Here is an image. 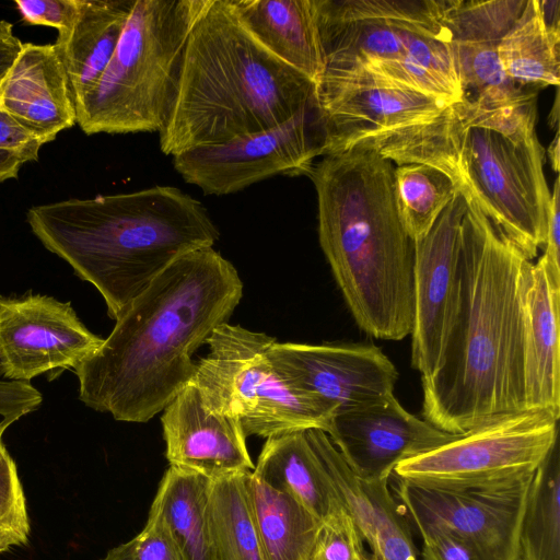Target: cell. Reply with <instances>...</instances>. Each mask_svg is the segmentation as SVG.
<instances>
[{
    "label": "cell",
    "mask_w": 560,
    "mask_h": 560,
    "mask_svg": "<svg viewBox=\"0 0 560 560\" xmlns=\"http://www.w3.org/2000/svg\"><path fill=\"white\" fill-rule=\"evenodd\" d=\"M459 230L453 299L422 415L464 434L527 410L524 295L532 265L474 196Z\"/></svg>",
    "instance_id": "obj_1"
},
{
    "label": "cell",
    "mask_w": 560,
    "mask_h": 560,
    "mask_svg": "<svg viewBox=\"0 0 560 560\" xmlns=\"http://www.w3.org/2000/svg\"><path fill=\"white\" fill-rule=\"evenodd\" d=\"M242 296L237 270L213 247L178 258L73 369L79 399L115 420L148 422L192 382L194 352L228 322Z\"/></svg>",
    "instance_id": "obj_2"
},
{
    "label": "cell",
    "mask_w": 560,
    "mask_h": 560,
    "mask_svg": "<svg viewBox=\"0 0 560 560\" xmlns=\"http://www.w3.org/2000/svg\"><path fill=\"white\" fill-rule=\"evenodd\" d=\"M394 168L373 150L351 148L304 173L335 280L358 326L383 340L406 338L415 324L413 240L397 211Z\"/></svg>",
    "instance_id": "obj_3"
},
{
    "label": "cell",
    "mask_w": 560,
    "mask_h": 560,
    "mask_svg": "<svg viewBox=\"0 0 560 560\" xmlns=\"http://www.w3.org/2000/svg\"><path fill=\"white\" fill-rule=\"evenodd\" d=\"M26 221L49 252L97 289L115 320L171 264L213 247L220 235L199 200L161 185L34 206Z\"/></svg>",
    "instance_id": "obj_4"
},
{
    "label": "cell",
    "mask_w": 560,
    "mask_h": 560,
    "mask_svg": "<svg viewBox=\"0 0 560 560\" xmlns=\"http://www.w3.org/2000/svg\"><path fill=\"white\" fill-rule=\"evenodd\" d=\"M316 103L315 83L244 27L231 0H207L188 35L159 131L166 155L279 126Z\"/></svg>",
    "instance_id": "obj_5"
},
{
    "label": "cell",
    "mask_w": 560,
    "mask_h": 560,
    "mask_svg": "<svg viewBox=\"0 0 560 560\" xmlns=\"http://www.w3.org/2000/svg\"><path fill=\"white\" fill-rule=\"evenodd\" d=\"M313 2L322 73L360 70L450 104L462 100L443 25L447 0Z\"/></svg>",
    "instance_id": "obj_6"
},
{
    "label": "cell",
    "mask_w": 560,
    "mask_h": 560,
    "mask_svg": "<svg viewBox=\"0 0 560 560\" xmlns=\"http://www.w3.org/2000/svg\"><path fill=\"white\" fill-rule=\"evenodd\" d=\"M207 0H136L104 72L75 104L86 135L159 132L190 30Z\"/></svg>",
    "instance_id": "obj_7"
},
{
    "label": "cell",
    "mask_w": 560,
    "mask_h": 560,
    "mask_svg": "<svg viewBox=\"0 0 560 560\" xmlns=\"http://www.w3.org/2000/svg\"><path fill=\"white\" fill-rule=\"evenodd\" d=\"M277 339L228 322L207 339L209 353L197 363L192 383L207 405L236 418L246 436L273 438L320 429L335 408L291 385L267 355Z\"/></svg>",
    "instance_id": "obj_8"
},
{
    "label": "cell",
    "mask_w": 560,
    "mask_h": 560,
    "mask_svg": "<svg viewBox=\"0 0 560 560\" xmlns=\"http://www.w3.org/2000/svg\"><path fill=\"white\" fill-rule=\"evenodd\" d=\"M463 173L483 213L532 260L544 246L551 192L545 150L534 135L515 143L483 128L463 136Z\"/></svg>",
    "instance_id": "obj_9"
},
{
    "label": "cell",
    "mask_w": 560,
    "mask_h": 560,
    "mask_svg": "<svg viewBox=\"0 0 560 560\" xmlns=\"http://www.w3.org/2000/svg\"><path fill=\"white\" fill-rule=\"evenodd\" d=\"M558 420L545 410L509 416L400 462L393 475L435 486L489 485L530 476L558 443Z\"/></svg>",
    "instance_id": "obj_10"
},
{
    "label": "cell",
    "mask_w": 560,
    "mask_h": 560,
    "mask_svg": "<svg viewBox=\"0 0 560 560\" xmlns=\"http://www.w3.org/2000/svg\"><path fill=\"white\" fill-rule=\"evenodd\" d=\"M324 154L325 131L316 101L273 128L178 153L173 166L206 195L224 196L276 175H304Z\"/></svg>",
    "instance_id": "obj_11"
},
{
    "label": "cell",
    "mask_w": 560,
    "mask_h": 560,
    "mask_svg": "<svg viewBox=\"0 0 560 560\" xmlns=\"http://www.w3.org/2000/svg\"><path fill=\"white\" fill-rule=\"evenodd\" d=\"M533 475L472 486H435L392 476L396 480L395 495L409 523L448 529L467 542L480 560H517Z\"/></svg>",
    "instance_id": "obj_12"
},
{
    "label": "cell",
    "mask_w": 560,
    "mask_h": 560,
    "mask_svg": "<svg viewBox=\"0 0 560 560\" xmlns=\"http://www.w3.org/2000/svg\"><path fill=\"white\" fill-rule=\"evenodd\" d=\"M315 94L325 131L324 155L347 151L401 128L431 122L453 105L360 70L322 73L315 83Z\"/></svg>",
    "instance_id": "obj_13"
},
{
    "label": "cell",
    "mask_w": 560,
    "mask_h": 560,
    "mask_svg": "<svg viewBox=\"0 0 560 560\" xmlns=\"http://www.w3.org/2000/svg\"><path fill=\"white\" fill-rule=\"evenodd\" d=\"M68 302L26 293L0 298V375L28 382L56 369H75L103 343Z\"/></svg>",
    "instance_id": "obj_14"
},
{
    "label": "cell",
    "mask_w": 560,
    "mask_h": 560,
    "mask_svg": "<svg viewBox=\"0 0 560 560\" xmlns=\"http://www.w3.org/2000/svg\"><path fill=\"white\" fill-rule=\"evenodd\" d=\"M267 355L291 385L334 406L335 415L387 398L398 378L395 364L373 345L276 340Z\"/></svg>",
    "instance_id": "obj_15"
},
{
    "label": "cell",
    "mask_w": 560,
    "mask_h": 560,
    "mask_svg": "<svg viewBox=\"0 0 560 560\" xmlns=\"http://www.w3.org/2000/svg\"><path fill=\"white\" fill-rule=\"evenodd\" d=\"M351 470L363 479H389L396 466L451 442V434L407 411L395 395L335 415L327 432Z\"/></svg>",
    "instance_id": "obj_16"
},
{
    "label": "cell",
    "mask_w": 560,
    "mask_h": 560,
    "mask_svg": "<svg viewBox=\"0 0 560 560\" xmlns=\"http://www.w3.org/2000/svg\"><path fill=\"white\" fill-rule=\"evenodd\" d=\"M467 202L457 191L430 231L413 241L415 324L411 364L421 378L434 370L456 276L459 230Z\"/></svg>",
    "instance_id": "obj_17"
},
{
    "label": "cell",
    "mask_w": 560,
    "mask_h": 560,
    "mask_svg": "<svg viewBox=\"0 0 560 560\" xmlns=\"http://www.w3.org/2000/svg\"><path fill=\"white\" fill-rule=\"evenodd\" d=\"M161 422L170 466L211 480L254 470L240 421L209 407L192 382L166 406Z\"/></svg>",
    "instance_id": "obj_18"
},
{
    "label": "cell",
    "mask_w": 560,
    "mask_h": 560,
    "mask_svg": "<svg viewBox=\"0 0 560 560\" xmlns=\"http://www.w3.org/2000/svg\"><path fill=\"white\" fill-rule=\"evenodd\" d=\"M0 108L43 144L77 122L69 78L55 44L23 43L0 84Z\"/></svg>",
    "instance_id": "obj_19"
},
{
    "label": "cell",
    "mask_w": 560,
    "mask_h": 560,
    "mask_svg": "<svg viewBox=\"0 0 560 560\" xmlns=\"http://www.w3.org/2000/svg\"><path fill=\"white\" fill-rule=\"evenodd\" d=\"M340 504L376 560H418L409 522L389 489V479H363L348 466L328 434L308 429Z\"/></svg>",
    "instance_id": "obj_20"
},
{
    "label": "cell",
    "mask_w": 560,
    "mask_h": 560,
    "mask_svg": "<svg viewBox=\"0 0 560 560\" xmlns=\"http://www.w3.org/2000/svg\"><path fill=\"white\" fill-rule=\"evenodd\" d=\"M560 272L544 255L530 265L526 281L525 395L527 410L560 417Z\"/></svg>",
    "instance_id": "obj_21"
},
{
    "label": "cell",
    "mask_w": 560,
    "mask_h": 560,
    "mask_svg": "<svg viewBox=\"0 0 560 560\" xmlns=\"http://www.w3.org/2000/svg\"><path fill=\"white\" fill-rule=\"evenodd\" d=\"M250 35L314 83L324 62L313 0H231Z\"/></svg>",
    "instance_id": "obj_22"
},
{
    "label": "cell",
    "mask_w": 560,
    "mask_h": 560,
    "mask_svg": "<svg viewBox=\"0 0 560 560\" xmlns=\"http://www.w3.org/2000/svg\"><path fill=\"white\" fill-rule=\"evenodd\" d=\"M71 28L55 43L74 104L97 82L117 47L136 0H78Z\"/></svg>",
    "instance_id": "obj_23"
},
{
    "label": "cell",
    "mask_w": 560,
    "mask_h": 560,
    "mask_svg": "<svg viewBox=\"0 0 560 560\" xmlns=\"http://www.w3.org/2000/svg\"><path fill=\"white\" fill-rule=\"evenodd\" d=\"M253 474L322 522L341 506L308 429L267 439Z\"/></svg>",
    "instance_id": "obj_24"
},
{
    "label": "cell",
    "mask_w": 560,
    "mask_h": 560,
    "mask_svg": "<svg viewBox=\"0 0 560 560\" xmlns=\"http://www.w3.org/2000/svg\"><path fill=\"white\" fill-rule=\"evenodd\" d=\"M211 479L170 466L165 471L148 520L161 524L182 560H218L207 503Z\"/></svg>",
    "instance_id": "obj_25"
},
{
    "label": "cell",
    "mask_w": 560,
    "mask_h": 560,
    "mask_svg": "<svg viewBox=\"0 0 560 560\" xmlns=\"http://www.w3.org/2000/svg\"><path fill=\"white\" fill-rule=\"evenodd\" d=\"M246 488L264 560H311L322 521L253 471Z\"/></svg>",
    "instance_id": "obj_26"
},
{
    "label": "cell",
    "mask_w": 560,
    "mask_h": 560,
    "mask_svg": "<svg viewBox=\"0 0 560 560\" xmlns=\"http://www.w3.org/2000/svg\"><path fill=\"white\" fill-rule=\"evenodd\" d=\"M497 51L505 73L518 85L559 86L560 33L545 25L538 0H527Z\"/></svg>",
    "instance_id": "obj_27"
},
{
    "label": "cell",
    "mask_w": 560,
    "mask_h": 560,
    "mask_svg": "<svg viewBox=\"0 0 560 560\" xmlns=\"http://www.w3.org/2000/svg\"><path fill=\"white\" fill-rule=\"evenodd\" d=\"M248 472L211 480L207 513L218 560H264L247 494Z\"/></svg>",
    "instance_id": "obj_28"
},
{
    "label": "cell",
    "mask_w": 560,
    "mask_h": 560,
    "mask_svg": "<svg viewBox=\"0 0 560 560\" xmlns=\"http://www.w3.org/2000/svg\"><path fill=\"white\" fill-rule=\"evenodd\" d=\"M517 560H560L558 443L532 477L518 537Z\"/></svg>",
    "instance_id": "obj_29"
},
{
    "label": "cell",
    "mask_w": 560,
    "mask_h": 560,
    "mask_svg": "<svg viewBox=\"0 0 560 560\" xmlns=\"http://www.w3.org/2000/svg\"><path fill=\"white\" fill-rule=\"evenodd\" d=\"M462 101L471 109L489 110L524 98L525 91L505 73L497 47L487 44L447 43Z\"/></svg>",
    "instance_id": "obj_30"
},
{
    "label": "cell",
    "mask_w": 560,
    "mask_h": 560,
    "mask_svg": "<svg viewBox=\"0 0 560 560\" xmlns=\"http://www.w3.org/2000/svg\"><path fill=\"white\" fill-rule=\"evenodd\" d=\"M396 207L407 234L423 237L458 191L442 171L424 164L394 168Z\"/></svg>",
    "instance_id": "obj_31"
},
{
    "label": "cell",
    "mask_w": 560,
    "mask_h": 560,
    "mask_svg": "<svg viewBox=\"0 0 560 560\" xmlns=\"http://www.w3.org/2000/svg\"><path fill=\"white\" fill-rule=\"evenodd\" d=\"M527 0H447L443 25L451 42L498 46L520 19Z\"/></svg>",
    "instance_id": "obj_32"
},
{
    "label": "cell",
    "mask_w": 560,
    "mask_h": 560,
    "mask_svg": "<svg viewBox=\"0 0 560 560\" xmlns=\"http://www.w3.org/2000/svg\"><path fill=\"white\" fill-rule=\"evenodd\" d=\"M30 529L26 499L16 465L7 453L0 460V553L27 544Z\"/></svg>",
    "instance_id": "obj_33"
},
{
    "label": "cell",
    "mask_w": 560,
    "mask_h": 560,
    "mask_svg": "<svg viewBox=\"0 0 560 560\" xmlns=\"http://www.w3.org/2000/svg\"><path fill=\"white\" fill-rule=\"evenodd\" d=\"M364 540L341 505L322 522L311 560H370Z\"/></svg>",
    "instance_id": "obj_34"
},
{
    "label": "cell",
    "mask_w": 560,
    "mask_h": 560,
    "mask_svg": "<svg viewBox=\"0 0 560 560\" xmlns=\"http://www.w3.org/2000/svg\"><path fill=\"white\" fill-rule=\"evenodd\" d=\"M102 560H182L165 528L148 520L132 539L110 549Z\"/></svg>",
    "instance_id": "obj_35"
},
{
    "label": "cell",
    "mask_w": 560,
    "mask_h": 560,
    "mask_svg": "<svg viewBox=\"0 0 560 560\" xmlns=\"http://www.w3.org/2000/svg\"><path fill=\"white\" fill-rule=\"evenodd\" d=\"M22 21L30 25L54 27L67 33L78 13V0H15Z\"/></svg>",
    "instance_id": "obj_36"
},
{
    "label": "cell",
    "mask_w": 560,
    "mask_h": 560,
    "mask_svg": "<svg viewBox=\"0 0 560 560\" xmlns=\"http://www.w3.org/2000/svg\"><path fill=\"white\" fill-rule=\"evenodd\" d=\"M422 538V560H480L472 548L448 529L420 522L412 523Z\"/></svg>",
    "instance_id": "obj_37"
},
{
    "label": "cell",
    "mask_w": 560,
    "mask_h": 560,
    "mask_svg": "<svg viewBox=\"0 0 560 560\" xmlns=\"http://www.w3.org/2000/svg\"><path fill=\"white\" fill-rule=\"evenodd\" d=\"M43 143L0 108V149L13 151L26 162L38 159Z\"/></svg>",
    "instance_id": "obj_38"
},
{
    "label": "cell",
    "mask_w": 560,
    "mask_h": 560,
    "mask_svg": "<svg viewBox=\"0 0 560 560\" xmlns=\"http://www.w3.org/2000/svg\"><path fill=\"white\" fill-rule=\"evenodd\" d=\"M560 188L559 177L555 179L548 214L544 256L550 266L560 272Z\"/></svg>",
    "instance_id": "obj_39"
},
{
    "label": "cell",
    "mask_w": 560,
    "mask_h": 560,
    "mask_svg": "<svg viewBox=\"0 0 560 560\" xmlns=\"http://www.w3.org/2000/svg\"><path fill=\"white\" fill-rule=\"evenodd\" d=\"M23 43L14 35L12 24L0 21V84L22 49Z\"/></svg>",
    "instance_id": "obj_40"
},
{
    "label": "cell",
    "mask_w": 560,
    "mask_h": 560,
    "mask_svg": "<svg viewBox=\"0 0 560 560\" xmlns=\"http://www.w3.org/2000/svg\"><path fill=\"white\" fill-rule=\"evenodd\" d=\"M24 158L13 151L0 149V183L18 177Z\"/></svg>",
    "instance_id": "obj_41"
},
{
    "label": "cell",
    "mask_w": 560,
    "mask_h": 560,
    "mask_svg": "<svg viewBox=\"0 0 560 560\" xmlns=\"http://www.w3.org/2000/svg\"><path fill=\"white\" fill-rule=\"evenodd\" d=\"M541 18L545 25L560 33V1L559 0H538Z\"/></svg>",
    "instance_id": "obj_42"
},
{
    "label": "cell",
    "mask_w": 560,
    "mask_h": 560,
    "mask_svg": "<svg viewBox=\"0 0 560 560\" xmlns=\"http://www.w3.org/2000/svg\"><path fill=\"white\" fill-rule=\"evenodd\" d=\"M559 130L556 129V135L553 140L549 143L547 149V155L550 160L551 166L556 173L559 172L560 161H559Z\"/></svg>",
    "instance_id": "obj_43"
},
{
    "label": "cell",
    "mask_w": 560,
    "mask_h": 560,
    "mask_svg": "<svg viewBox=\"0 0 560 560\" xmlns=\"http://www.w3.org/2000/svg\"><path fill=\"white\" fill-rule=\"evenodd\" d=\"M558 121H559V93H558V89H557L555 103H553V109L550 112V115H549L550 127L551 128L556 127V129H558Z\"/></svg>",
    "instance_id": "obj_44"
},
{
    "label": "cell",
    "mask_w": 560,
    "mask_h": 560,
    "mask_svg": "<svg viewBox=\"0 0 560 560\" xmlns=\"http://www.w3.org/2000/svg\"><path fill=\"white\" fill-rule=\"evenodd\" d=\"M7 427L0 422V460L3 458V456L8 453L5 450L3 443H2V434Z\"/></svg>",
    "instance_id": "obj_45"
},
{
    "label": "cell",
    "mask_w": 560,
    "mask_h": 560,
    "mask_svg": "<svg viewBox=\"0 0 560 560\" xmlns=\"http://www.w3.org/2000/svg\"><path fill=\"white\" fill-rule=\"evenodd\" d=\"M370 560H376L372 555H370Z\"/></svg>",
    "instance_id": "obj_46"
}]
</instances>
